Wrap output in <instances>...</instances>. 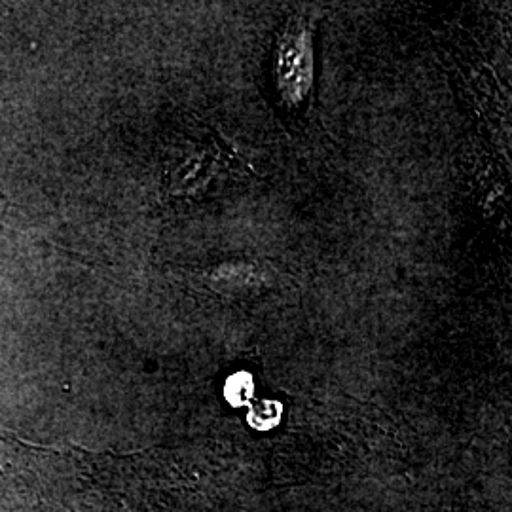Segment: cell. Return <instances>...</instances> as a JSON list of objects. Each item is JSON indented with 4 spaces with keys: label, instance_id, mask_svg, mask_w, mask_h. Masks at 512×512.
Wrapping results in <instances>:
<instances>
[{
    "label": "cell",
    "instance_id": "2",
    "mask_svg": "<svg viewBox=\"0 0 512 512\" xmlns=\"http://www.w3.org/2000/svg\"><path fill=\"white\" fill-rule=\"evenodd\" d=\"M253 391H255L253 380L247 372H238V374L230 376L226 380V387H224V395H226L228 403L234 404V406L247 403L253 397Z\"/></svg>",
    "mask_w": 512,
    "mask_h": 512
},
{
    "label": "cell",
    "instance_id": "1",
    "mask_svg": "<svg viewBox=\"0 0 512 512\" xmlns=\"http://www.w3.org/2000/svg\"><path fill=\"white\" fill-rule=\"evenodd\" d=\"M275 82L285 105L298 107L310 95L313 82V50L308 25L291 19L277 42Z\"/></svg>",
    "mask_w": 512,
    "mask_h": 512
},
{
    "label": "cell",
    "instance_id": "3",
    "mask_svg": "<svg viewBox=\"0 0 512 512\" xmlns=\"http://www.w3.org/2000/svg\"><path fill=\"white\" fill-rule=\"evenodd\" d=\"M279 416H281V406L274 401H266V403L255 406L251 412V425H255L258 429H268L275 423H279Z\"/></svg>",
    "mask_w": 512,
    "mask_h": 512
}]
</instances>
